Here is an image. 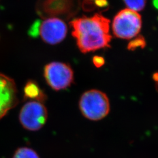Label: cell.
I'll return each instance as SVG.
<instances>
[{
    "mask_svg": "<svg viewBox=\"0 0 158 158\" xmlns=\"http://www.w3.org/2000/svg\"><path fill=\"white\" fill-rule=\"evenodd\" d=\"M110 20L100 13L74 19L70 23L72 35L83 53L109 48L111 40Z\"/></svg>",
    "mask_w": 158,
    "mask_h": 158,
    "instance_id": "6da1fadb",
    "label": "cell"
},
{
    "mask_svg": "<svg viewBox=\"0 0 158 158\" xmlns=\"http://www.w3.org/2000/svg\"><path fill=\"white\" fill-rule=\"evenodd\" d=\"M79 107L85 118L98 121L106 117L110 110L107 96L101 91L91 90L81 96Z\"/></svg>",
    "mask_w": 158,
    "mask_h": 158,
    "instance_id": "7a4b0ae2",
    "label": "cell"
},
{
    "mask_svg": "<svg viewBox=\"0 0 158 158\" xmlns=\"http://www.w3.org/2000/svg\"><path fill=\"white\" fill-rule=\"evenodd\" d=\"M142 27L141 17L133 10L126 8L119 12L113 20L114 35L120 39L131 40L137 36Z\"/></svg>",
    "mask_w": 158,
    "mask_h": 158,
    "instance_id": "3957f363",
    "label": "cell"
},
{
    "mask_svg": "<svg viewBox=\"0 0 158 158\" xmlns=\"http://www.w3.org/2000/svg\"><path fill=\"white\" fill-rule=\"evenodd\" d=\"M68 27L60 19L51 18L42 22L36 21L29 30V35L35 37L40 35L45 42L55 45L60 43L66 38Z\"/></svg>",
    "mask_w": 158,
    "mask_h": 158,
    "instance_id": "277c9868",
    "label": "cell"
},
{
    "mask_svg": "<svg viewBox=\"0 0 158 158\" xmlns=\"http://www.w3.org/2000/svg\"><path fill=\"white\" fill-rule=\"evenodd\" d=\"M44 77L52 89L61 90L66 89L73 83V71L66 63L54 62L46 65Z\"/></svg>",
    "mask_w": 158,
    "mask_h": 158,
    "instance_id": "5b68a950",
    "label": "cell"
},
{
    "mask_svg": "<svg viewBox=\"0 0 158 158\" xmlns=\"http://www.w3.org/2000/svg\"><path fill=\"white\" fill-rule=\"evenodd\" d=\"M48 112L40 102L31 101L23 106L19 114L21 124L27 130L35 131L40 129L45 124Z\"/></svg>",
    "mask_w": 158,
    "mask_h": 158,
    "instance_id": "8992f818",
    "label": "cell"
},
{
    "mask_svg": "<svg viewBox=\"0 0 158 158\" xmlns=\"http://www.w3.org/2000/svg\"><path fill=\"white\" fill-rule=\"evenodd\" d=\"M18 102L14 81L0 73V119L15 107Z\"/></svg>",
    "mask_w": 158,
    "mask_h": 158,
    "instance_id": "52a82bcc",
    "label": "cell"
},
{
    "mask_svg": "<svg viewBox=\"0 0 158 158\" xmlns=\"http://www.w3.org/2000/svg\"><path fill=\"white\" fill-rule=\"evenodd\" d=\"M24 96L31 100H36L37 102H44L46 96L40 89V86L34 81L30 80L24 88Z\"/></svg>",
    "mask_w": 158,
    "mask_h": 158,
    "instance_id": "ba28073f",
    "label": "cell"
},
{
    "mask_svg": "<svg viewBox=\"0 0 158 158\" xmlns=\"http://www.w3.org/2000/svg\"><path fill=\"white\" fill-rule=\"evenodd\" d=\"M13 158H40V157L34 150L28 148H21L15 152Z\"/></svg>",
    "mask_w": 158,
    "mask_h": 158,
    "instance_id": "9c48e42d",
    "label": "cell"
},
{
    "mask_svg": "<svg viewBox=\"0 0 158 158\" xmlns=\"http://www.w3.org/2000/svg\"><path fill=\"white\" fill-rule=\"evenodd\" d=\"M125 5L128 9L134 11H139L142 10L147 2V0H123Z\"/></svg>",
    "mask_w": 158,
    "mask_h": 158,
    "instance_id": "30bf717a",
    "label": "cell"
},
{
    "mask_svg": "<svg viewBox=\"0 0 158 158\" xmlns=\"http://www.w3.org/2000/svg\"><path fill=\"white\" fill-rule=\"evenodd\" d=\"M93 62L96 67L100 68L104 64L105 60L102 57L96 56L93 59Z\"/></svg>",
    "mask_w": 158,
    "mask_h": 158,
    "instance_id": "8fae6325",
    "label": "cell"
},
{
    "mask_svg": "<svg viewBox=\"0 0 158 158\" xmlns=\"http://www.w3.org/2000/svg\"><path fill=\"white\" fill-rule=\"evenodd\" d=\"M153 4L154 6L158 10V0H153Z\"/></svg>",
    "mask_w": 158,
    "mask_h": 158,
    "instance_id": "7c38bea8",
    "label": "cell"
}]
</instances>
